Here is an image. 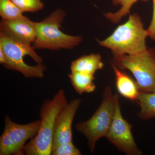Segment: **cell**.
Segmentation results:
<instances>
[{
	"label": "cell",
	"mask_w": 155,
	"mask_h": 155,
	"mask_svg": "<svg viewBox=\"0 0 155 155\" xmlns=\"http://www.w3.org/2000/svg\"><path fill=\"white\" fill-rule=\"evenodd\" d=\"M148 36L140 17L137 14L129 15L127 22L119 25L105 39L97 41L101 46L111 50L114 56L134 55L147 49Z\"/></svg>",
	"instance_id": "7a4b0ae2"
},
{
	"label": "cell",
	"mask_w": 155,
	"mask_h": 155,
	"mask_svg": "<svg viewBox=\"0 0 155 155\" xmlns=\"http://www.w3.org/2000/svg\"><path fill=\"white\" fill-rule=\"evenodd\" d=\"M153 14L152 19L148 28L147 29L148 36L155 41V0H153Z\"/></svg>",
	"instance_id": "d6986e66"
},
{
	"label": "cell",
	"mask_w": 155,
	"mask_h": 155,
	"mask_svg": "<svg viewBox=\"0 0 155 155\" xmlns=\"http://www.w3.org/2000/svg\"><path fill=\"white\" fill-rule=\"evenodd\" d=\"M113 62L119 69L132 73L140 91L155 92L154 49H147L136 54L114 56Z\"/></svg>",
	"instance_id": "8992f818"
},
{
	"label": "cell",
	"mask_w": 155,
	"mask_h": 155,
	"mask_svg": "<svg viewBox=\"0 0 155 155\" xmlns=\"http://www.w3.org/2000/svg\"><path fill=\"white\" fill-rule=\"evenodd\" d=\"M81 101L79 98L72 100L58 114L54 126L52 150L62 143L72 142V122Z\"/></svg>",
	"instance_id": "9c48e42d"
},
{
	"label": "cell",
	"mask_w": 155,
	"mask_h": 155,
	"mask_svg": "<svg viewBox=\"0 0 155 155\" xmlns=\"http://www.w3.org/2000/svg\"><path fill=\"white\" fill-rule=\"evenodd\" d=\"M6 62H7V60H6L5 55L2 50L0 48V63L4 65L6 64Z\"/></svg>",
	"instance_id": "ffe728a7"
},
{
	"label": "cell",
	"mask_w": 155,
	"mask_h": 155,
	"mask_svg": "<svg viewBox=\"0 0 155 155\" xmlns=\"http://www.w3.org/2000/svg\"><path fill=\"white\" fill-rule=\"evenodd\" d=\"M112 66L116 76V88L119 94L127 99L137 101L140 90L136 82L113 63Z\"/></svg>",
	"instance_id": "8fae6325"
},
{
	"label": "cell",
	"mask_w": 155,
	"mask_h": 155,
	"mask_svg": "<svg viewBox=\"0 0 155 155\" xmlns=\"http://www.w3.org/2000/svg\"><path fill=\"white\" fill-rule=\"evenodd\" d=\"M66 14L65 11L58 8L41 22H35V48L71 49L80 44L82 37L66 34L60 30Z\"/></svg>",
	"instance_id": "277c9868"
},
{
	"label": "cell",
	"mask_w": 155,
	"mask_h": 155,
	"mask_svg": "<svg viewBox=\"0 0 155 155\" xmlns=\"http://www.w3.org/2000/svg\"><path fill=\"white\" fill-rule=\"evenodd\" d=\"M115 5H119L121 8L115 13H107L105 16L114 23H117L121 20L123 17H125L130 12V9L134 4L139 0H111ZM143 2H147L149 0H142Z\"/></svg>",
	"instance_id": "9a60e30c"
},
{
	"label": "cell",
	"mask_w": 155,
	"mask_h": 155,
	"mask_svg": "<svg viewBox=\"0 0 155 155\" xmlns=\"http://www.w3.org/2000/svg\"><path fill=\"white\" fill-rule=\"evenodd\" d=\"M104 64L99 54H92L81 56L72 61L70 66L71 72H84L94 75L97 71L102 69Z\"/></svg>",
	"instance_id": "7c38bea8"
},
{
	"label": "cell",
	"mask_w": 155,
	"mask_h": 155,
	"mask_svg": "<svg viewBox=\"0 0 155 155\" xmlns=\"http://www.w3.org/2000/svg\"><path fill=\"white\" fill-rule=\"evenodd\" d=\"M0 48L5 55L6 69L18 71L27 78H42L46 67L34 47L0 32Z\"/></svg>",
	"instance_id": "6da1fadb"
},
{
	"label": "cell",
	"mask_w": 155,
	"mask_h": 155,
	"mask_svg": "<svg viewBox=\"0 0 155 155\" xmlns=\"http://www.w3.org/2000/svg\"><path fill=\"white\" fill-rule=\"evenodd\" d=\"M23 13L36 12L42 10L44 4L41 0H11Z\"/></svg>",
	"instance_id": "e0dca14e"
},
{
	"label": "cell",
	"mask_w": 155,
	"mask_h": 155,
	"mask_svg": "<svg viewBox=\"0 0 155 155\" xmlns=\"http://www.w3.org/2000/svg\"><path fill=\"white\" fill-rule=\"evenodd\" d=\"M115 97L109 86L104 89L102 101L93 116L87 121L78 122L76 129L87 139L91 153L94 152L97 142L106 137L114 117Z\"/></svg>",
	"instance_id": "5b68a950"
},
{
	"label": "cell",
	"mask_w": 155,
	"mask_h": 155,
	"mask_svg": "<svg viewBox=\"0 0 155 155\" xmlns=\"http://www.w3.org/2000/svg\"><path fill=\"white\" fill-rule=\"evenodd\" d=\"M115 110L112 123L106 137L119 151L127 155H140L142 152L135 141L131 129L132 125L122 116L118 94H114Z\"/></svg>",
	"instance_id": "ba28073f"
},
{
	"label": "cell",
	"mask_w": 155,
	"mask_h": 155,
	"mask_svg": "<svg viewBox=\"0 0 155 155\" xmlns=\"http://www.w3.org/2000/svg\"><path fill=\"white\" fill-rule=\"evenodd\" d=\"M93 75L79 72H71L68 75L73 88L78 94L84 93L93 92L96 86L94 82L95 78Z\"/></svg>",
	"instance_id": "4fadbf2b"
},
{
	"label": "cell",
	"mask_w": 155,
	"mask_h": 155,
	"mask_svg": "<svg viewBox=\"0 0 155 155\" xmlns=\"http://www.w3.org/2000/svg\"><path fill=\"white\" fill-rule=\"evenodd\" d=\"M65 92L60 89L51 100L43 103L40 110L41 124L38 132L25 144L26 155H51L53 135L56 118L60 111L68 104Z\"/></svg>",
	"instance_id": "3957f363"
},
{
	"label": "cell",
	"mask_w": 155,
	"mask_h": 155,
	"mask_svg": "<svg viewBox=\"0 0 155 155\" xmlns=\"http://www.w3.org/2000/svg\"><path fill=\"white\" fill-rule=\"evenodd\" d=\"M0 29L12 38L28 44L33 43L36 37L35 22L25 16L14 20L2 19Z\"/></svg>",
	"instance_id": "30bf717a"
},
{
	"label": "cell",
	"mask_w": 155,
	"mask_h": 155,
	"mask_svg": "<svg viewBox=\"0 0 155 155\" xmlns=\"http://www.w3.org/2000/svg\"><path fill=\"white\" fill-rule=\"evenodd\" d=\"M0 16L2 19L8 20L24 17L23 12L11 0H0Z\"/></svg>",
	"instance_id": "2e32d148"
},
{
	"label": "cell",
	"mask_w": 155,
	"mask_h": 155,
	"mask_svg": "<svg viewBox=\"0 0 155 155\" xmlns=\"http://www.w3.org/2000/svg\"><path fill=\"white\" fill-rule=\"evenodd\" d=\"M5 128L0 137V155L25 154V143L33 138L38 132L41 120L20 125L13 122L6 115Z\"/></svg>",
	"instance_id": "52a82bcc"
},
{
	"label": "cell",
	"mask_w": 155,
	"mask_h": 155,
	"mask_svg": "<svg viewBox=\"0 0 155 155\" xmlns=\"http://www.w3.org/2000/svg\"><path fill=\"white\" fill-rule=\"evenodd\" d=\"M53 155H81L80 150L73 144V142L64 143L58 145L52 150Z\"/></svg>",
	"instance_id": "ac0fdd59"
},
{
	"label": "cell",
	"mask_w": 155,
	"mask_h": 155,
	"mask_svg": "<svg viewBox=\"0 0 155 155\" xmlns=\"http://www.w3.org/2000/svg\"><path fill=\"white\" fill-rule=\"evenodd\" d=\"M137 102L140 107L137 117L142 120L155 118V92L140 91Z\"/></svg>",
	"instance_id": "5bb4252c"
}]
</instances>
